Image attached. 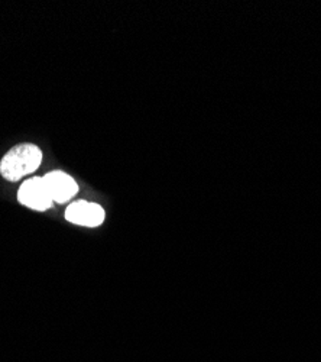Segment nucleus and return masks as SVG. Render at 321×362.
<instances>
[{"label": "nucleus", "instance_id": "4", "mask_svg": "<svg viewBox=\"0 0 321 362\" xmlns=\"http://www.w3.org/2000/svg\"><path fill=\"white\" fill-rule=\"evenodd\" d=\"M45 185L54 203L70 202L78 193V185L75 180L64 171H51L45 177Z\"/></svg>", "mask_w": 321, "mask_h": 362}, {"label": "nucleus", "instance_id": "3", "mask_svg": "<svg viewBox=\"0 0 321 362\" xmlns=\"http://www.w3.org/2000/svg\"><path fill=\"white\" fill-rule=\"evenodd\" d=\"M66 219L74 225H80L85 228H96L104 222L106 212L104 209L97 203L78 200L68 204L66 210Z\"/></svg>", "mask_w": 321, "mask_h": 362}, {"label": "nucleus", "instance_id": "1", "mask_svg": "<svg viewBox=\"0 0 321 362\" xmlns=\"http://www.w3.org/2000/svg\"><path fill=\"white\" fill-rule=\"evenodd\" d=\"M42 163V151L34 144H19L0 161V174L8 181H19L32 174Z\"/></svg>", "mask_w": 321, "mask_h": 362}, {"label": "nucleus", "instance_id": "2", "mask_svg": "<svg viewBox=\"0 0 321 362\" xmlns=\"http://www.w3.org/2000/svg\"><path fill=\"white\" fill-rule=\"evenodd\" d=\"M18 200L20 204L38 210V212H45L51 209L54 200L49 194V190L45 185L44 177H34L25 180L18 192Z\"/></svg>", "mask_w": 321, "mask_h": 362}]
</instances>
